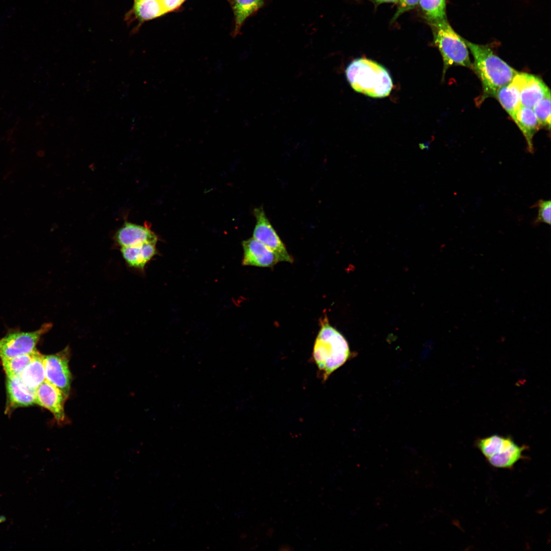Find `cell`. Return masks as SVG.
<instances>
[{
    "instance_id": "1",
    "label": "cell",
    "mask_w": 551,
    "mask_h": 551,
    "mask_svg": "<svg viewBox=\"0 0 551 551\" xmlns=\"http://www.w3.org/2000/svg\"><path fill=\"white\" fill-rule=\"evenodd\" d=\"M474 61L472 69L480 79L482 94L477 105L488 97H494L498 90L510 83L518 72L497 56L488 45L475 44L465 40Z\"/></svg>"
},
{
    "instance_id": "2",
    "label": "cell",
    "mask_w": 551,
    "mask_h": 551,
    "mask_svg": "<svg viewBox=\"0 0 551 551\" xmlns=\"http://www.w3.org/2000/svg\"><path fill=\"white\" fill-rule=\"evenodd\" d=\"M347 80L356 91L374 98L387 96L393 87L391 77L382 65L365 58L353 60L345 70Z\"/></svg>"
},
{
    "instance_id": "3",
    "label": "cell",
    "mask_w": 551,
    "mask_h": 551,
    "mask_svg": "<svg viewBox=\"0 0 551 551\" xmlns=\"http://www.w3.org/2000/svg\"><path fill=\"white\" fill-rule=\"evenodd\" d=\"M314 342L313 357L324 380L349 358L350 352L347 341L336 329L330 325L326 318Z\"/></svg>"
},
{
    "instance_id": "4",
    "label": "cell",
    "mask_w": 551,
    "mask_h": 551,
    "mask_svg": "<svg viewBox=\"0 0 551 551\" xmlns=\"http://www.w3.org/2000/svg\"><path fill=\"white\" fill-rule=\"evenodd\" d=\"M428 24L432 31L434 44L443 59L442 79L447 70L453 66H461L472 69L465 39L454 31L447 18Z\"/></svg>"
},
{
    "instance_id": "5",
    "label": "cell",
    "mask_w": 551,
    "mask_h": 551,
    "mask_svg": "<svg viewBox=\"0 0 551 551\" xmlns=\"http://www.w3.org/2000/svg\"><path fill=\"white\" fill-rule=\"evenodd\" d=\"M52 327V323H45L33 332L9 331L0 339V358H11L34 351L41 337Z\"/></svg>"
},
{
    "instance_id": "6",
    "label": "cell",
    "mask_w": 551,
    "mask_h": 551,
    "mask_svg": "<svg viewBox=\"0 0 551 551\" xmlns=\"http://www.w3.org/2000/svg\"><path fill=\"white\" fill-rule=\"evenodd\" d=\"M256 224L253 238L258 240L273 252L279 261L292 263L293 259L288 253L284 244L266 217L262 207L254 210Z\"/></svg>"
},
{
    "instance_id": "7",
    "label": "cell",
    "mask_w": 551,
    "mask_h": 551,
    "mask_svg": "<svg viewBox=\"0 0 551 551\" xmlns=\"http://www.w3.org/2000/svg\"><path fill=\"white\" fill-rule=\"evenodd\" d=\"M69 349L66 347L55 354L44 356L45 380L68 396L71 382L69 368Z\"/></svg>"
},
{
    "instance_id": "8",
    "label": "cell",
    "mask_w": 551,
    "mask_h": 551,
    "mask_svg": "<svg viewBox=\"0 0 551 551\" xmlns=\"http://www.w3.org/2000/svg\"><path fill=\"white\" fill-rule=\"evenodd\" d=\"M67 397L45 380L36 389L35 404L49 410L57 421L61 423L65 420L64 404Z\"/></svg>"
},
{
    "instance_id": "9",
    "label": "cell",
    "mask_w": 551,
    "mask_h": 551,
    "mask_svg": "<svg viewBox=\"0 0 551 551\" xmlns=\"http://www.w3.org/2000/svg\"><path fill=\"white\" fill-rule=\"evenodd\" d=\"M242 246L244 265L270 267L279 262L273 252L253 237L243 241Z\"/></svg>"
},
{
    "instance_id": "10",
    "label": "cell",
    "mask_w": 551,
    "mask_h": 551,
    "mask_svg": "<svg viewBox=\"0 0 551 551\" xmlns=\"http://www.w3.org/2000/svg\"><path fill=\"white\" fill-rule=\"evenodd\" d=\"M115 239L121 247L141 244L144 243L156 244L157 237L149 228L126 222L116 232Z\"/></svg>"
},
{
    "instance_id": "11",
    "label": "cell",
    "mask_w": 551,
    "mask_h": 551,
    "mask_svg": "<svg viewBox=\"0 0 551 551\" xmlns=\"http://www.w3.org/2000/svg\"><path fill=\"white\" fill-rule=\"evenodd\" d=\"M8 410L35 404L36 390L28 387L19 376L7 377Z\"/></svg>"
},
{
    "instance_id": "12",
    "label": "cell",
    "mask_w": 551,
    "mask_h": 551,
    "mask_svg": "<svg viewBox=\"0 0 551 551\" xmlns=\"http://www.w3.org/2000/svg\"><path fill=\"white\" fill-rule=\"evenodd\" d=\"M523 77V72H518L510 83L498 90L495 97L514 121L521 106L520 91Z\"/></svg>"
},
{
    "instance_id": "13",
    "label": "cell",
    "mask_w": 551,
    "mask_h": 551,
    "mask_svg": "<svg viewBox=\"0 0 551 551\" xmlns=\"http://www.w3.org/2000/svg\"><path fill=\"white\" fill-rule=\"evenodd\" d=\"M550 89L539 77L523 72L520 87L521 105L533 108L534 105L547 94Z\"/></svg>"
},
{
    "instance_id": "14",
    "label": "cell",
    "mask_w": 551,
    "mask_h": 551,
    "mask_svg": "<svg viewBox=\"0 0 551 551\" xmlns=\"http://www.w3.org/2000/svg\"><path fill=\"white\" fill-rule=\"evenodd\" d=\"M526 448V446H519L509 437L505 444L486 461L495 468L511 469L523 458V454Z\"/></svg>"
},
{
    "instance_id": "15",
    "label": "cell",
    "mask_w": 551,
    "mask_h": 551,
    "mask_svg": "<svg viewBox=\"0 0 551 551\" xmlns=\"http://www.w3.org/2000/svg\"><path fill=\"white\" fill-rule=\"evenodd\" d=\"M514 122L525 139L527 151L530 153L533 154V136L541 127L533 109L521 106L516 112Z\"/></svg>"
},
{
    "instance_id": "16",
    "label": "cell",
    "mask_w": 551,
    "mask_h": 551,
    "mask_svg": "<svg viewBox=\"0 0 551 551\" xmlns=\"http://www.w3.org/2000/svg\"><path fill=\"white\" fill-rule=\"evenodd\" d=\"M155 243H144L139 245L121 247L122 257L131 267L143 269L145 264L156 254Z\"/></svg>"
},
{
    "instance_id": "17",
    "label": "cell",
    "mask_w": 551,
    "mask_h": 551,
    "mask_svg": "<svg viewBox=\"0 0 551 551\" xmlns=\"http://www.w3.org/2000/svg\"><path fill=\"white\" fill-rule=\"evenodd\" d=\"M234 16L233 35H237L245 21L264 7V0H229Z\"/></svg>"
},
{
    "instance_id": "18",
    "label": "cell",
    "mask_w": 551,
    "mask_h": 551,
    "mask_svg": "<svg viewBox=\"0 0 551 551\" xmlns=\"http://www.w3.org/2000/svg\"><path fill=\"white\" fill-rule=\"evenodd\" d=\"M20 378L29 388L35 389L45 381V372L44 363V355L37 349L33 359L23 369Z\"/></svg>"
},
{
    "instance_id": "19",
    "label": "cell",
    "mask_w": 551,
    "mask_h": 551,
    "mask_svg": "<svg viewBox=\"0 0 551 551\" xmlns=\"http://www.w3.org/2000/svg\"><path fill=\"white\" fill-rule=\"evenodd\" d=\"M133 11L136 18L141 22L165 13L160 0H134Z\"/></svg>"
},
{
    "instance_id": "20",
    "label": "cell",
    "mask_w": 551,
    "mask_h": 551,
    "mask_svg": "<svg viewBox=\"0 0 551 551\" xmlns=\"http://www.w3.org/2000/svg\"><path fill=\"white\" fill-rule=\"evenodd\" d=\"M418 4L428 23L447 18L446 0H419Z\"/></svg>"
},
{
    "instance_id": "21",
    "label": "cell",
    "mask_w": 551,
    "mask_h": 551,
    "mask_svg": "<svg viewBox=\"0 0 551 551\" xmlns=\"http://www.w3.org/2000/svg\"><path fill=\"white\" fill-rule=\"evenodd\" d=\"M36 350L11 358L1 359L7 377L19 376L33 359Z\"/></svg>"
},
{
    "instance_id": "22",
    "label": "cell",
    "mask_w": 551,
    "mask_h": 551,
    "mask_svg": "<svg viewBox=\"0 0 551 551\" xmlns=\"http://www.w3.org/2000/svg\"><path fill=\"white\" fill-rule=\"evenodd\" d=\"M532 109L541 128H545L549 131L550 128V93L538 101Z\"/></svg>"
},
{
    "instance_id": "23",
    "label": "cell",
    "mask_w": 551,
    "mask_h": 551,
    "mask_svg": "<svg viewBox=\"0 0 551 551\" xmlns=\"http://www.w3.org/2000/svg\"><path fill=\"white\" fill-rule=\"evenodd\" d=\"M531 208H536L538 209V214L533 224L536 226L540 223L550 224L551 203L550 200L539 199Z\"/></svg>"
},
{
    "instance_id": "24",
    "label": "cell",
    "mask_w": 551,
    "mask_h": 551,
    "mask_svg": "<svg viewBox=\"0 0 551 551\" xmlns=\"http://www.w3.org/2000/svg\"><path fill=\"white\" fill-rule=\"evenodd\" d=\"M419 0H399L397 10L392 18L391 22L394 21L399 16L405 12L414 9L419 3Z\"/></svg>"
},
{
    "instance_id": "25",
    "label": "cell",
    "mask_w": 551,
    "mask_h": 551,
    "mask_svg": "<svg viewBox=\"0 0 551 551\" xmlns=\"http://www.w3.org/2000/svg\"><path fill=\"white\" fill-rule=\"evenodd\" d=\"M164 11L169 12L178 8L184 0H160Z\"/></svg>"
},
{
    "instance_id": "26",
    "label": "cell",
    "mask_w": 551,
    "mask_h": 551,
    "mask_svg": "<svg viewBox=\"0 0 551 551\" xmlns=\"http://www.w3.org/2000/svg\"><path fill=\"white\" fill-rule=\"evenodd\" d=\"M367 1H370L371 2H372L374 5L375 7H377V6H378V5H379L382 4V3H398L399 0H367Z\"/></svg>"
},
{
    "instance_id": "27",
    "label": "cell",
    "mask_w": 551,
    "mask_h": 551,
    "mask_svg": "<svg viewBox=\"0 0 551 551\" xmlns=\"http://www.w3.org/2000/svg\"><path fill=\"white\" fill-rule=\"evenodd\" d=\"M5 520H6V517L4 516H3V515L0 516V523H2L3 522L5 521Z\"/></svg>"
},
{
    "instance_id": "28",
    "label": "cell",
    "mask_w": 551,
    "mask_h": 551,
    "mask_svg": "<svg viewBox=\"0 0 551 551\" xmlns=\"http://www.w3.org/2000/svg\"><path fill=\"white\" fill-rule=\"evenodd\" d=\"M184 1H185V0H184Z\"/></svg>"
}]
</instances>
